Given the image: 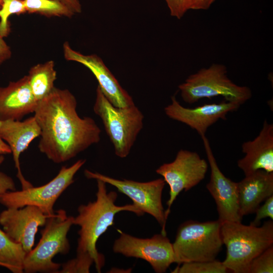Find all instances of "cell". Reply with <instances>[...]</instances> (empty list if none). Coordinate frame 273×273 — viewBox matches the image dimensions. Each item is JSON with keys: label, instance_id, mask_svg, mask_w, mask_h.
Wrapping results in <instances>:
<instances>
[{"label": "cell", "instance_id": "cell-5", "mask_svg": "<svg viewBox=\"0 0 273 273\" xmlns=\"http://www.w3.org/2000/svg\"><path fill=\"white\" fill-rule=\"evenodd\" d=\"M113 145L115 155L126 157L143 127L144 115L135 104L125 107L113 106L98 86L93 107Z\"/></svg>", "mask_w": 273, "mask_h": 273}, {"label": "cell", "instance_id": "cell-22", "mask_svg": "<svg viewBox=\"0 0 273 273\" xmlns=\"http://www.w3.org/2000/svg\"><path fill=\"white\" fill-rule=\"evenodd\" d=\"M26 12L47 17H72L75 14L60 0H23Z\"/></svg>", "mask_w": 273, "mask_h": 273}, {"label": "cell", "instance_id": "cell-7", "mask_svg": "<svg viewBox=\"0 0 273 273\" xmlns=\"http://www.w3.org/2000/svg\"><path fill=\"white\" fill-rule=\"evenodd\" d=\"M218 219L200 222L188 220L178 227L172 247L175 263L215 260L223 243Z\"/></svg>", "mask_w": 273, "mask_h": 273}, {"label": "cell", "instance_id": "cell-24", "mask_svg": "<svg viewBox=\"0 0 273 273\" xmlns=\"http://www.w3.org/2000/svg\"><path fill=\"white\" fill-rule=\"evenodd\" d=\"M26 12L23 0H3L0 7V35L4 38L10 32L8 19L12 15Z\"/></svg>", "mask_w": 273, "mask_h": 273}, {"label": "cell", "instance_id": "cell-13", "mask_svg": "<svg viewBox=\"0 0 273 273\" xmlns=\"http://www.w3.org/2000/svg\"><path fill=\"white\" fill-rule=\"evenodd\" d=\"M51 215L32 205L6 208L0 213V224L7 235L20 244L27 253L33 248L38 227L43 226Z\"/></svg>", "mask_w": 273, "mask_h": 273}, {"label": "cell", "instance_id": "cell-23", "mask_svg": "<svg viewBox=\"0 0 273 273\" xmlns=\"http://www.w3.org/2000/svg\"><path fill=\"white\" fill-rule=\"evenodd\" d=\"M228 270L222 262L216 259L207 261H193L178 265L172 273H226Z\"/></svg>", "mask_w": 273, "mask_h": 273}, {"label": "cell", "instance_id": "cell-10", "mask_svg": "<svg viewBox=\"0 0 273 273\" xmlns=\"http://www.w3.org/2000/svg\"><path fill=\"white\" fill-rule=\"evenodd\" d=\"M208 168L206 161L197 152L180 149L173 161L164 163L156 170L170 188L167 208L165 210L166 219L171 205L179 194L199 184L205 178Z\"/></svg>", "mask_w": 273, "mask_h": 273}, {"label": "cell", "instance_id": "cell-1", "mask_svg": "<svg viewBox=\"0 0 273 273\" xmlns=\"http://www.w3.org/2000/svg\"><path fill=\"white\" fill-rule=\"evenodd\" d=\"M77 104L68 89L55 87L34 112L41 130L38 149L54 163L68 161L101 140V129L92 118L78 115Z\"/></svg>", "mask_w": 273, "mask_h": 273}, {"label": "cell", "instance_id": "cell-15", "mask_svg": "<svg viewBox=\"0 0 273 273\" xmlns=\"http://www.w3.org/2000/svg\"><path fill=\"white\" fill-rule=\"evenodd\" d=\"M63 51L66 60L80 63L92 72L102 92L113 106L125 107L134 104L132 97L121 86L98 56L84 55L73 50L67 41L63 45Z\"/></svg>", "mask_w": 273, "mask_h": 273}, {"label": "cell", "instance_id": "cell-20", "mask_svg": "<svg viewBox=\"0 0 273 273\" xmlns=\"http://www.w3.org/2000/svg\"><path fill=\"white\" fill-rule=\"evenodd\" d=\"M27 76L32 93L38 103L55 88L57 72L54 62L50 60L33 66L29 70Z\"/></svg>", "mask_w": 273, "mask_h": 273}, {"label": "cell", "instance_id": "cell-35", "mask_svg": "<svg viewBox=\"0 0 273 273\" xmlns=\"http://www.w3.org/2000/svg\"><path fill=\"white\" fill-rule=\"evenodd\" d=\"M2 3H3V0H0V7L2 5Z\"/></svg>", "mask_w": 273, "mask_h": 273}, {"label": "cell", "instance_id": "cell-2", "mask_svg": "<svg viewBox=\"0 0 273 273\" xmlns=\"http://www.w3.org/2000/svg\"><path fill=\"white\" fill-rule=\"evenodd\" d=\"M97 181L96 200L78 206V214L74 217V224L80 227L77 254L89 255L94 260L97 272H101L105 264V257L98 252L97 243L99 238L113 225L115 215L123 211L132 212L138 216L143 214L133 204L116 205L115 202L117 193L114 191L107 192L106 183L99 179Z\"/></svg>", "mask_w": 273, "mask_h": 273}, {"label": "cell", "instance_id": "cell-8", "mask_svg": "<svg viewBox=\"0 0 273 273\" xmlns=\"http://www.w3.org/2000/svg\"><path fill=\"white\" fill-rule=\"evenodd\" d=\"M85 162V159H80L69 167H62L58 174L44 185L1 193L0 204L6 208L34 206L46 214H53L56 201L74 182L75 175Z\"/></svg>", "mask_w": 273, "mask_h": 273}, {"label": "cell", "instance_id": "cell-34", "mask_svg": "<svg viewBox=\"0 0 273 273\" xmlns=\"http://www.w3.org/2000/svg\"><path fill=\"white\" fill-rule=\"evenodd\" d=\"M5 158L3 155H0V165L4 162Z\"/></svg>", "mask_w": 273, "mask_h": 273}, {"label": "cell", "instance_id": "cell-31", "mask_svg": "<svg viewBox=\"0 0 273 273\" xmlns=\"http://www.w3.org/2000/svg\"><path fill=\"white\" fill-rule=\"evenodd\" d=\"M215 0H191L190 10L208 9Z\"/></svg>", "mask_w": 273, "mask_h": 273}, {"label": "cell", "instance_id": "cell-28", "mask_svg": "<svg viewBox=\"0 0 273 273\" xmlns=\"http://www.w3.org/2000/svg\"><path fill=\"white\" fill-rule=\"evenodd\" d=\"M171 16L178 19L190 10L191 0H165Z\"/></svg>", "mask_w": 273, "mask_h": 273}, {"label": "cell", "instance_id": "cell-30", "mask_svg": "<svg viewBox=\"0 0 273 273\" xmlns=\"http://www.w3.org/2000/svg\"><path fill=\"white\" fill-rule=\"evenodd\" d=\"M11 55L10 47L0 35V64L10 59Z\"/></svg>", "mask_w": 273, "mask_h": 273}, {"label": "cell", "instance_id": "cell-33", "mask_svg": "<svg viewBox=\"0 0 273 273\" xmlns=\"http://www.w3.org/2000/svg\"><path fill=\"white\" fill-rule=\"evenodd\" d=\"M11 153V151L9 146L0 136V155Z\"/></svg>", "mask_w": 273, "mask_h": 273}, {"label": "cell", "instance_id": "cell-26", "mask_svg": "<svg viewBox=\"0 0 273 273\" xmlns=\"http://www.w3.org/2000/svg\"><path fill=\"white\" fill-rule=\"evenodd\" d=\"M273 272V245L267 248L251 262L249 273Z\"/></svg>", "mask_w": 273, "mask_h": 273}, {"label": "cell", "instance_id": "cell-21", "mask_svg": "<svg viewBox=\"0 0 273 273\" xmlns=\"http://www.w3.org/2000/svg\"><path fill=\"white\" fill-rule=\"evenodd\" d=\"M27 252L22 246L12 240L0 229V266L13 273L23 272Z\"/></svg>", "mask_w": 273, "mask_h": 273}, {"label": "cell", "instance_id": "cell-11", "mask_svg": "<svg viewBox=\"0 0 273 273\" xmlns=\"http://www.w3.org/2000/svg\"><path fill=\"white\" fill-rule=\"evenodd\" d=\"M120 236L113 245V252L147 261L155 272L163 273L175 263L172 243L162 233L150 238H139L119 230Z\"/></svg>", "mask_w": 273, "mask_h": 273}, {"label": "cell", "instance_id": "cell-17", "mask_svg": "<svg viewBox=\"0 0 273 273\" xmlns=\"http://www.w3.org/2000/svg\"><path fill=\"white\" fill-rule=\"evenodd\" d=\"M242 151L245 156L237 165L245 176L260 169L273 172V124L264 120L258 135L242 144Z\"/></svg>", "mask_w": 273, "mask_h": 273}, {"label": "cell", "instance_id": "cell-14", "mask_svg": "<svg viewBox=\"0 0 273 273\" xmlns=\"http://www.w3.org/2000/svg\"><path fill=\"white\" fill-rule=\"evenodd\" d=\"M171 103L164 108L170 118L183 123L195 129L201 136L205 135L208 128L219 119H226V115L237 110L240 105L223 101L219 103L205 104L195 108L183 106L174 96Z\"/></svg>", "mask_w": 273, "mask_h": 273}, {"label": "cell", "instance_id": "cell-9", "mask_svg": "<svg viewBox=\"0 0 273 273\" xmlns=\"http://www.w3.org/2000/svg\"><path fill=\"white\" fill-rule=\"evenodd\" d=\"M84 175L88 179L101 180L115 187L118 191L128 196L133 204L144 214L152 216L162 228L161 233L166 235L165 230L166 218L162 202V195L165 182L158 178L147 182H139L129 179H118L93 172L84 170Z\"/></svg>", "mask_w": 273, "mask_h": 273}, {"label": "cell", "instance_id": "cell-12", "mask_svg": "<svg viewBox=\"0 0 273 273\" xmlns=\"http://www.w3.org/2000/svg\"><path fill=\"white\" fill-rule=\"evenodd\" d=\"M201 138L211 169L206 188L215 202L218 220L221 223L241 222L243 217L239 211L238 183L226 177L221 171L208 139L206 135Z\"/></svg>", "mask_w": 273, "mask_h": 273}, {"label": "cell", "instance_id": "cell-32", "mask_svg": "<svg viewBox=\"0 0 273 273\" xmlns=\"http://www.w3.org/2000/svg\"><path fill=\"white\" fill-rule=\"evenodd\" d=\"M60 1L70 8L75 14H78L81 12V5L79 0Z\"/></svg>", "mask_w": 273, "mask_h": 273}, {"label": "cell", "instance_id": "cell-27", "mask_svg": "<svg viewBox=\"0 0 273 273\" xmlns=\"http://www.w3.org/2000/svg\"><path fill=\"white\" fill-rule=\"evenodd\" d=\"M254 220L250 223L253 226H259L261 220L267 217L273 220V195L264 201V204L256 209Z\"/></svg>", "mask_w": 273, "mask_h": 273}, {"label": "cell", "instance_id": "cell-25", "mask_svg": "<svg viewBox=\"0 0 273 273\" xmlns=\"http://www.w3.org/2000/svg\"><path fill=\"white\" fill-rule=\"evenodd\" d=\"M94 260L88 254H76L75 258L61 264L58 273H88Z\"/></svg>", "mask_w": 273, "mask_h": 273}, {"label": "cell", "instance_id": "cell-4", "mask_svg": "<svg viewBox=\"0 0 273 273\" xmlns=\"http://www.w3.org/2000/svg\"><path fill=\"white\" fill-rule=\"evenodd\" d=\"M74 225V217L60 209L47 219L41 230V238L36 246L27 253L23 272L58 273L61 264L53 261L58 254L65 255L70 250L68 233Z\"/></svg>", "mask_w": 273, "mask_h": 273}, {"label": "cell", "instance_id": "cell-19", "mask_svg": "<svg viewBox=\"0 0 273 273\" xmlns=\"http://www.w3.org/2000/svg\"><path fill=\"white\" fill-rule=\"evenodd\" d=\"M239 211L243 217L255 213L273 195V172L258 170L238 182Z\"/></svg>", "mask_w": 273, "mask_h": 273}, {"label": "cell", "instance_id": "cell-6", "mask_svg": "<svg viewBox=\"0 0 273 273\" xmlns=\"http://www.w3.org/2000/svg\"><path fill=\"white\" fill-rule=\"evenodd\" d=\"M227 73L226 66L221 64L201 69L179 85L181 98L192 104L203 98L221 96L225 101L241 105L251 98L252 92L247 86L233 82Z\"/></svg>", "mask_w": 273, "mask_h": 273}, {"label": "cell", "instance_id": "cell-3", "mask_svg": "<svg viewBox=\"0 0 273 273\" xmlns=\"http://www.w3.org/2000/svg\"><path fill=\"white\" fill-rule=\"evenodd\" d=\"M221 237L226 248L222 263L228 271L249 273L252 261L273 245V221H265L262 226L246 225L241 222L221 223Z\"/></svg>", "mask_w": 273, "mask_h": 273}, {"label": "cell", "instance_id": "cell-16", "mask_svg": "<svg viewBox=\"0 0 273 273\" xmlns=\"http://www.w3.org/2000/svg\"><path fill=\"white\" fill-rule=\"evenodd\" d=\"M40 128L34 116L24 121L0 120V136L11 149L17 170V177L21 184L22 189L33 186L22 174L20 164V155L28 148L33 140L40 136Z\"/></svg>", "mask_w": 273, "mask_h": 273}, {"label": "cell", "instance_id": "cell-18", "mask_svg": "<svg viewBox=\"0 0 273 273\" xmlns=\"http://www.w3.org/2000/svg\"><path fill=\"white\" fill-rule=\"evenodd\" d=\"M37 102L25 75L16 81H11L0 87V120H21L24 116L34 113Z\"/></svg>", "mask_w": 273, "mask_h": 273}, {"label": "cell", "instance_id": "cell-29", "mask_svg": "<svg viewBox=\"0 0 273 273\" xmlns=\"http://www.w3.org/2000/svg\"><path fill=\"white\" fill-rule=\"evenodd\" d=\"M14 190H16V186L12 178L3 172H0V194Z\"/></svg>", "mask_w": 273, "mask_h": 273}]
</instances>
